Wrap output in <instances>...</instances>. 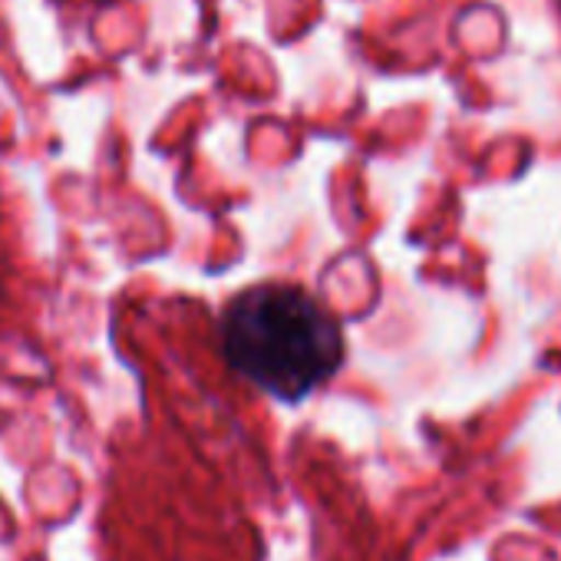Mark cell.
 <instances>
[{"mask_svg":"<svg viewBox=\"0 0 561 561\" xmlns=\"http://www.w3.org/2000/svg\"><path fill=\"white\" fill-rule=\"evenodd\" d=\"M221 354L257 390L298 403L341 370L344 337L311 295L288 285H264L228 305Z\"/></svg>","mask_w":561,"mask_h":561,"instance_id":"1","label":"cell"}]
</instances>
